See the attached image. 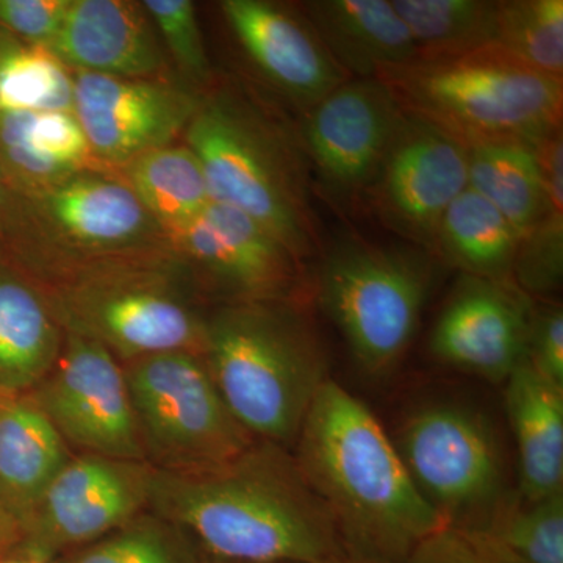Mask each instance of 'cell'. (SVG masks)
<instances>
[{"mask_svg": "<svg viewBox=\"0 0 563 563\" xmlns=\"http://www.w3.org/2000/svg\"><path fill=\"white\" fill-rule=\"evenodd\" d=\"M520 235L483 196L466 188L444 211L432 257L479 279L514 282Z\"/></svg>", "mask_w": 563, "mask_h": 563, "instance_id": "cell-25", "label": "cell"}, {"mask_svg": "<svg viewBox=\"0 0 563 563\" xmlns=\"http://www.w3.org/2000/svg\"><path fill=\"white\" fill-rule=\"evenodd\" d=\"M314 295L369 376L390 374L409 350L433 282L432 255L346 235L321 250Z\"/></svg>", "mask_w": 563, "mask_h": 563, "instance_id": "cell-8", "label": "cell"}, {"mask_svg": "<svg viewBox=\"0 0 563 563\" xmlns=\"http://www.w3.org/2000/svg\"><path fill=\"white\" fill-rule=\"evenodd\" d=\"M210 306L298 301L303 262L268 229L242 211L210 202L201 217L169 235Z\"/></svg>", "mask_w": 563, "mask_h": 563, "instance_id": "cell-12", "label": "cell"}, {"mask_svg": "<svg viewBox=\"0 0 563 563\" xmlns=\"http://www.w3.org/2000/svg\"><path fill=\"white\" fill-rule=\"evenodd\" d=\"M10 190L0 172V242H2L3 224H5L7 209H9Z\"/></svg>", "mask_w": 563, "mask_h": 563, "instance_id": "cell-39", "label": "cell"}, {"mask_svg": "<svg viewBox=\"0 0 563 563\" xmlns=\"http://www.w3.org/2000/svg\"><path fill=\"white\" fill-rule=\"evenodd\" d=\"M533 306L514 282L463 276L429 336L437 361L490 383L526 362Z\"/></svg>", "mask_w": 563, "mask_h": 563, "instance_id": "cell-17", "label": "cell"}, {"mask_svg": "<svg viewBox=\"0 0 563 563\" xmlns=\"http://www.w3.org/2000/svg\"><path fill=\"white\" fill-rule=\"evenodd\" d=\"M201 355L244 431L290 450L329 379L320 336L298 301L210 306Z\"/></svg>", "mask_w": 563, "mask_h": 563, "instance_id": "cell-3", "label": "cell"}, {"mask_svg": "<svg viewBox=\"0 0 563 563\" xmlns=\"http://www.w3.org/2000/svg\"><path fill=\"white\" fill-rule=\"evenodd\" d=\"M202 98L203 92L172 80L74 73V113L95 161L114 172L177 143Z\"/></svg>", "mask_w": 563, "mask_h": 563, "instance_id": "cell-16", "label": "cell"}, {"mask_svg": "<svg viewBox=\"0 0 563 563\" xmlns=\"http://www.w3.org/2000/svg\"><path fill=\"white\" fill-rule=\"evenodd\" d=\"M36 284L63 331L102 344L122 363L158 352L201 354L210 303L173 246Z\"/></svg>", "mask_w": 563, "mask_h": 563, "instance_id": "cell-5", "label": "cell"}, {"mask_svg": "<svg viewBox=\"0 0 563 563\" xmlns=\"http://www.w3.org/2000/svg\"><path fill=\"white\" fill-rule=\"evenodd\" d=\"M0 563H40V562L31 561V559L20 558V555H5V558H0Z\"/></svg>", "mask_w": 563, "mask_h": 563, "instance_id": "cell-40", "label": "cell"}, {"mask_svg": "<svg viewBox=\"0 0 563 563\" xmlns=\"http://www.w3.org/2000/svg\"><path fill=\"white\" fill-rule=\"evenodd\" d=\"M29 395L73 453L144 461L124 365L102 344L65 332L60 357Z\"/></svg>", "mask_w": 563, "mask_h": 563, "instance_id": "cell-14", "label": "cell"}, {"mask_svg": "<svg viewBox=\"0 0 563 563\" xmlns=\"http://www.w3.org/2000/svg\"><path fill=\"white\" fill-rule=\"evenodd\" d=\"M155 468L146 461L74 454L36 507L10 555L54 563L150 510Z\"/></svg>", "mask_w": 563, "mask_h": 563, "instance_id": "cell-11", "label": "cell"}, {"mask_svg": "<svg viewBox=\"0 0 563 563\" xmlns=\"http://www.w3.org/2000/svg\"><path fill=\"white\" fill-rule=\"evenodd\" d=\"M95 161L74 110L0 111V172L13 195L47 190Z\"/></svg>", "mask_w": 563, "mask_h": 563, "instance_id": "cell-21", "label": "cell"}, {"mask_svg": "<svg viewBox=\"0 0 563 563\" xmlns=\"http://www.w3.org/2000/svg\"><path fill=\"white\" fill-rule=\"evenodd\" d=\"M407 472L444 525L483 532L504 509L501 443L483 413L432 402L404 421L395 443Z\"/></svg>", "mask_w": 563, "mask_h": 563, "instance_id": "cell-10", "label": "cell"}, {"mask_svg": "<svg viewBox=\"0 0 563 563\" xmlns=\"http://www.w3.org/2000/svg\"><path fill=\"white\" fill-rule=\"evenodd\" d=\"M336 563H372V562H362V561H354V559H343V561L336 562Z\"/></svg>", "mask_w": 563, "mask_h": 563, "instance_id": "cell-42", "label": "cell"}, {"mask_svg": "<svg viewBox=\"0 0 563 563\" xmlns=\"http://www.w3.org/2000/svg\"><path fill=\"white\" fill-rule=\"evenodd\" d=\"M406 563H506L474 532L443 526L422 540Z\"/></svg>", "mask_w": 563, "mask_h": 563, "instance_id": "cell-37", "label": "cell"}, {"mask_svg": "<svg viewBox=\"0 0 563 563\" xmlns=\"http://www.w3.org/2000/svg\"><path fill=\"white\" fill-rule=\"evenodd\" d=\"M122 365L144 461L158 472H201L255 442L225 406L199 352H158Z\"/></svg>", "mask_w": 563, "mask_h": 563, "instance_id": "cell-9", "label": "cell"}, {"mask_svg": "<svg viewBox=\"0 0 563 563\" xmlns=\"http://www.w3.org/2000/svg\"><path fill=\"white\" fill-rule=\"evenodd\" d=\"M299 9L351 79H377L418 58L391 0H309Z\"/></svg>", "mask_w": 563, "mask_h": 563, "instance_id": "cell-20", "label": "cell"}, {"mask_svg": "<svg viewBox=\"0 0 563 563\" xmlns=\"http://www.w3.org/2000/svg\"><path fill=\"white\" fill-rule=\"evenodd\" d=\"M504 384L520 498L536 503L563 493V388L544 379L528 362Z\"/></svg>", "mask_w": 563, "mask_h": 563, "instance_id": "cell-24", "label": "cell"}, {"mask_svg": "<svg viewBox=\"0 0 563 563\" xmlns=\"http://www.w3.org/2000/svg\"><path fill=\"white\" fill-rule=\"evenodd\" d=\"M404 110L379 79H350L302 113L299 139L314 191L343 211L361 206Z\"/></svg>", "mask_w": 563, "mask_h": 563, "instance_id": "cell-13", "label": "cell"}, {"mask_svg": "<svg viewBox=\"0 0 563 563\" xmlns=\"http://www.w3.org/2000/svg\"><path fill=\"white\" fill-rule=\"evenodd\" d=\"M184 143L201 162L211 201L247 214L302 262L320 254L313 177L299 132L225 87L203 92Z\"/></svg>", "mask_w": 563, "mask_h": 563, "instance_id": "cell-4", "label": "cell"}, {"mask_svg": "<svg viewBox=\"0 0 563 563\" xmlns=\"http://www.w3.org/2000/svg\"><path fill=\"white\" fill-rule=\"evenodd\" d=\"M49 51L73 73L169 80L165 47L143 2L70 0Z\"/></svg>", "mask_w": 563, "mask_h": 563, "instance_id": "cell-19", "label": "cell"}, {"mask_svg": "<svg viewBox=\"0 0 563 563\" xmlns=\"http://www.w3.org/2000/svg\"><path fill=\"white\" fill-rule=\"evenodd\" d=\"M220 7L252 66L301 114L351 79L299 7L272 0H224Z\"/></svg>", "mask_w": 563, "mask_h": 563, "instance_id": "cell-18", "label": "cell"}, {"mask_svg": "<svg viewBox=\"0 0 563 563\" xmlns=\"http://www.w3.org/2000/svg\"><path fill=\"white\" fill-rule=\"evenodd\" d=\"M406 113L465 147L496 141L536 146L562 131L563 79L518 60L499 44L444 58H417L377 77Z\"/></svg>", "mask_w": 563, "mask_h": 563, "instance_id": "cell-6", "label": "cell"}, {"mask_svg": "<svg viewBox=\"0 0 563 563\" xmlns=\"http://www.w3.org/2000/svg\"><path fill=\"white\" fill-rule=\"evenodd\" d=\"M468 150V188L483 196L523 239L547 203L536 146L520 141L476 144Z\"/></svg>", "mask_w": 563, "mask_h": 563, "instance_id": "cell-27", "label": "cell"}, {"mask_svg": "<svg viewBox=\"0 0 563 563\" xmlns=\"http://www.w3.org/2000/svg\"><path fill=\"white\" fill-rule=\"evenodd\" d=\"M195 540L152 510L96 542L63 554L54 563H202Z\"/></svg>", "mask_w": 563, "mask_h": 563, "instance_id": "cell-31", "label": "cell"}, {"mask_svg": "<svg viewBox=\"0 0 563 563\" xmlns=\"http://www.w3.org/2000/svg\"><path fill=\"white\" fill-rule=\"evenodd\" d=\"M63 343L65 331L40 285L0 252V395L35 390Z\"/></svg>", "mask_w": 563, "mask_h": 563, "instance_id": "cell-22", "label": "cell"}, {"mask_svg": "<svg viewBox=\"0 0 563 563\" xmlns=\"http://www.w3.org/2000/svg\"><path fill=\"white\" fill-rule=\"evenodd\" d=\"M466 188L468 150L406 113L363 203L404 242L431 254L444 211Z\"/></svg>", "mask_w": 563, "mask_h": 563, "instance_id": "cell-15", "label": "cell"}, {"mask_svg": "<svg viewBox=\"0 0 563 563\" xmlns=\"http://www.w3.org/2000/svg\"><path fill=\"white\" fill-rule=\"evenodd\" d=\"M150 510L179 526L203 555L218 561L336 563L347 559L331 515L295 455L263 440L201 472L155 470Z\"/></svg>", "mask_w": 563, "mask_h": 563, "instance_id": "cell-1", "label": "cell"}, {"mask_svg": "<svg viewBox=\"0 0 563 563\" xmlns=\"http://www.w3.org/2000/svg\"><path fill=\"white\" fill-rule=\"evenodd\" d=\"M202 563H233V562H225V561H218V559H203Z\"/></svg>", "mask_w": 563, "mask_h": 563, "instance_id": "cell-41", "label": "cell"}, {"mask_svg": "<svg viewBox=\"0 0 563 563\" xmlns=\"http://www.w3.org/2000/svg\"><path fill=\"white\" fill-rule=\"evenodd\" d=\"M526 362L544 379L563 388L562 306L554 303L542 310H533Z\"/></svg>", "mask_w": 563, "mask_h": 563, "instance_id": "cell-36", "label": "cell"}, {"mask_svg": "<svg viewBox=\"0 0 563 563\" xmlns=\"http://www.w3.org/2000/svg\"><path fill=\"white\" fill-rule=\"evenodd\" d=\"M296 462L331 515L347 558L406 563L443 528L372 410L329 377L307 413Z\"/></svg>", "mask_w": 563, "mask_h": 563, "instance_id": "cell-2", "label": "cell"}, {"mask_svg": "<svg viewBox=\"0 0 563 563\" xmlns=\"http://www.w3.org/2000/svg\"><path fill=\"white\" fill-rule=\"evenodd\" d=\"M547 203L539 221L518 244L514 284L526 295H553L563 276V140L551 133L536 146Z\"/></svg>", "mask_w": 563, "mask_h": 563, "instance_id": "cell-28", "label": "cell"}, {"mask_svg": "<svg viewBox=\"0 0 563 563\" xmlns=\"http://www.w3.org/2000/svg\"><path fill=\"white\" fill-rule=\"evenodd\" d=\"M57 110H74L73 70L0 27V111Z\"/></svg>", "mask_w": 563, "mask_h": 563, "instance_id": "cell-30", "label": "cell"}, {"mask_svg": "<svg viewBox=\"0 0 563 563\" xmlns=\"http://www.w3.org/2000/svg\"><path fill=\"white\" fill-rule=\"evenodd\" d=\"M166 54L190 87L209 85L211 69L195 3L190 0H143Z\"/></svg>", "mask_w": 563, "mask_h": 563, "instance_id": "cell-34", "label": "cell"}, {"mask_svg": "<svg viewBox=\"0 0 563 563\" xmlns=\"http://www.w3.org/2000/svg\"><path fill=\"white\" fill-rule=\"evenodd\" d=\"M70 0H0V27L33 46L51 49Z\"/></svg>", "mask_w": 563, "mask_h": 563, "instance_id": "cell-35", "label": "cell"}, {"mask_svg": "<svg viewBox=\"0 0 563 563\" xmlns=\"http://www.w3.org/2000/svg\"><path fill=\"white\" fill-rule=\"evenodd\" d=\"M22 539L20 521L0 501V558H5L16 550Z\"/></svg>", "mask_w": 563, "mask_h": 563, "instance_id": "cell-38", "label": "cell"}, {"mask_svg": "<svg viewBox=\"0 0 563 563\" xmlns=\"http://www.w3.org/2000/svg\"><path fill=\"white\" fill-rule=\"evenodd\" d=\"M409 29L418 58H444L496 43L498 2L391 0Z\"/></svg>", "mask_w": 563, "mask_h": 563, "instance_id": "cell-29", "label": "cell"}, {"mask_svg": "<svg viewBox=\"0 0 563 563\" xmlns=\"http://www.w3.org/2000/svg\"><path fill=\"white\" fill-rule=\"evenodd\" d=\"M118 172L168 236L201 217L210 206L201 162L185 143L146 152Z\"/></svg>", "mask_w": 563, "mask_h": 563, "instance_id": "cell-26", "label": "cell"}, {"mask_svg": "<svg viewBox=\"0 0 563 563\" xmlns=\"http://www.w3.org/2000/svg\"><path fill=\"white\" fill-rule=\"evenodd\" d=\"M0 398H2V395H0Z\"/></svg>", "mask_w": 563, "mask_h": 563, "instance_id": "cell-43", "label": "cell"}, {"mask_svg": "<svg viewBox=\"0 0 563 563\" xmlns=\"http://www.w3.org/2000/svg\"><path fill=\"white\" fill-rule=\"evenodd\" d=\"M496 44L539 73L563 79V0L498 2Z\"/></svg>", "mask_w": 563, "mask_h": 563, "instance_id": "cell-33", "label": "cell"}, {"mask_svg": "<svg viewBox=\"0 0 563 563\" xmlns=\"http://www.w3.org/2000/svg\"><path fill=\"white\" fill-rule=\"evenodd\" d=\"M506 563H563V493L503 509L474 532Z\"/></svg>", "mask_w": 563, "mask_h": 563, "instance_id": "cell-32", "label": "cell"}, {"mask_svg": "<svg viewBox=\"0 0 563 563\" xmlns=\"http://www.w3.org/2000/svg\"><path fill=\"white\" fill-rule=\"evenodd\" d=\"M172 246L120 172L90 168L33 195L10 192L0 252L40 282Z\"/></svg>", "mask_w": 563, "mask_h": 563, "instance_id": "cell-7", "label": "cell"}, {"mask_svg": "<svg viewBox=\"0 0 563 563\" xmlns=\"http://www.w3.org/2000/svg\"><path fill=\"white\" fill-rule=\"evenodd\" d=\"M73 455L31 395L0 398V501L22 533Z\"/></svg>", "mask_w": 563, "mask_h": 563, "instance_id": "cell-23", "label": "cell"}]
</instances>
